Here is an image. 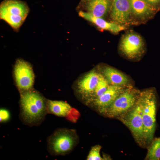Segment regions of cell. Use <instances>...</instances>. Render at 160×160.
<instances>
[{"mask_svg":"<svg viewBox=\"0 0 160 160\" xmlns=\"http://www.w3.org/2000/svg\"><path fill=\"white\" fill-rule=\"evenodd\" d=\"M109 82L102 75H100L99 80L94 92L87 102L90 103L95 99L103 94L107 90L109 86Z\"/></svg>","mask_w":160,"mask_h":160,"instance_id":"obj_18","label":"cell"},{"mask_svg":"<svg viewBox=\"0 0 160 160\" xmlns=\"http://www.w3.org/2000/svg\"><path fill=\"white\" fill-rule=\"evenodd\" d=\"M20 117L25 124L30 126L39 125L47 113V104L44 97L35 92L22 94L20 100Z\"/></svg>","mask_w":160,"mask_h":160,"instance_id":"obj_1","label":"cell"},{"mask_svg":"<svg viewBox=\"0 0 160 160\" xmlns=\"http://www.w3.org/2000/svg\"><path fill=\"white\" fill-rule=\"evenodd\" d=\"M101 146L98 145H95L92 146L87 156V160H109L110 158L105 156L102 157L100 154V151Z\"/></svg>","mask_w":160,"mask_h":160,"instance_id":"obj_19","label":"cell"},{"mask_svg":"<svg viewBox=\"0 0 160 160\" xmlns=\"http://www.w3.org/2000/svg\"><path fill=\"white\" fill-rule=\"evenodd\" d=\"M149 146L145 160H160V137L153 138Z\"/></svg>","mask_w":160,"mask_h":160,"instance_id":"obj_17","label":"cell"},{"mask_svg":"<svg viewBox=\"0 0 160 160\" xmlns=\"http://www.w3.org/2000/svg\"><path fill=\"white\" fill-rule=\"evenodd\" d=\"M117 119L129 128L137 143L142 147L145 146L142 111L138 99L132 108Z\"/></svg>","mask_w":160,"mask_h":160,"instance_id":"obj_5","label":"cell"},{"mask_svg":"<svg viewBox=\"0 0 160 160\" xmlns=\"http://www.w3.org/2000/svg\"><path fill=\"white\" fill-rule=\"evenodd\" d=\"M79 15L81 17L92 23L100 28L117 33L124 30L125 27L114 22H109L103 18L95 17L87 12L80 11Z\"/></svg>","mask_w":160,"mask_h":160,"instance_id":"obj_13","label":"cell"},{"mask_svg":"<svg viewBox=\"0 0 160 160\" xmlns=\"http://www.w3.org/2000/svg\"><path fill=\"white\" fill-rule=\"evenodd\" d=\"M151 6L158 4L160 2V0H145Z\"/></svg>","mask_w":160,"mask_h":160,"instance_id":"obj_21","label":"cell"},{"mask_svg":"<svg viewBox=\"0 0 160 160\" xmlns=\"http://www.w3.org/2000/svg\"><path fill=\"white\" fill-rule=\"evenodd\" d=\"M144 43L142 38L134 33L124 35L121 39L119 46L121 51L128 58L133 59L142 53Z\"/></svg>","mask_w":160,"mask_h":160,"instance_id":"obj_7","label":"cell"},{"mask_svg":"<svg viewBox=\"0 0 160 160\" xmlns=\"http://www.w3.org/2000/svg\"><path fill=\"white\" fill-rule=\"evenodd\" d=\"M47 104V113L59 117H66L72 108L67 103L62 101L48 100Z\"/></svg>","mask_w":160,"mask_h":160,"instance_id":"obj_15","label":"cell"},{"mask_svg":"<svg viewBox=\"0 0 160 160\" xmlns=\"http://www.w3.org/2000/svg\"><path fill=\"white\" fill-rule=\"evenodd\" d=\"M140 92L132 88L125 89L103 115L110 118H117L135 105Z\"/></svg>","mask_w":160,"mask_h":160,"instance_id":"obj_6","label":"cell"},{"mask_svg":"<svg viewBox=\"0 0 160 160\" xmlns=\"http://www.w3.org/2000/svg\"><path fill=\"white\" fill-rule=\"evenodd\" d=\"M100 74L95 71L87 73L79 82V91L81 95L89 100L93 94L99 80Z\"/></svg>","mask_w":160,"mask_h":160,"instance_id":"obj_12","label":"cell"},{"mask_svg":"<svg viewBox=\"0 0 160 160\" xmlns=\"http://www.w3.org/2000/svg\"><path fill=\"white\" fill-rule=\"evenodd\" d=\"M105 77L111 85L125 87L129 79L124 73L112 68L106 67L103 70Z\"/></svg>","mask_w":160,"mask_h":160,"instance_id":"obj_14","label":"cell"},{"mask_svg":"<svg viewBox=\"0 0 160 160\" xmlns=\"http://www.w3.org/2000/svg\"><path fill=\"white\" fill-rule=\"evenodd\" d=\"M112 0H81L79 6L97 17H103L110 10Z\"/></svg>","mask_w":160,"mask_h":160,"instance_id":"obj_11","label":"cell"},{"mask_svg":"<svg viewBox=\"0 0 160 160\" xmlns=\"http://www.w3.org/2000/svg\"><path fill=\"white\" fill-rule=\"evenodd\" d=\"M0 121H7L9 117V112L5 109H1L0 111Z\"/></svg>","mask_w":160,"mask_h":160,"instance_id":"obj_20","label":"cell"},{"mask_svg":"<svg viewBox=\"0 0 160 160\" xmlns=\"http://www.w3.org/2000/svg\"><path fill=\"white\" fill-rule=\"evenodd\" d=\"M110 10L113 22L122 24L129 21L131 11L129 0H112Z\"/></svg>","mask_w":160,"mask_h":160,"instance_id":"obj_10","label":"cell"},{"mask_svg":"<svg viewBox=\"0 0 160 160\" xmlns=\"http://www.w3.org/2000/svg\"><path fill=\"white\" fill-rule=\"evenodd\" d=\"M138 100L141 109L146 146L153 139L156 129V102L154 91L148 89L140 92Z\"/></svg>","mask_w":160,"mask_h":160,"instance_id":"obj_2","label":"cell"},{"mask_svg":"<svg viewBox=\"0 0 160 160\" xmlns=\"http://www.w3.org/2000/svg\"><path fill=\"white\" fill-rule=\"evenodd\" d=\"M29 12L27 4L18 0H4L0 5V18L16 31L24 22Z\"/></svg>","mask_w":160,"mask_h":160,"instance_id":"obj_4","label":"cell"},{"mask_svg":"<svg viewBox=\"0 0 160 160\" xmlns=\"http://www.w3.org/2000/svg\"><path fill=\"white\" fill-rule=\"evenodd\" d=\"M78 140V137L75 130L58 129L47 138L48 152L53 155H65L73 149Z\"/></svg>","mask_w":160,"mask_h":160,"instance_id":"obj_3","label":"cell"},{"mask_svg":"<svg viewBox=\"0 0 160 160\" xmlns=\"http://www.w3.org/2000/svg\"><path fill=\"white\" fill-rule=\"evenodd\" d=\"M125 87L110 85L101 95L93 100L92 103L97 111L102 114L117 97L124 90Z\"/></svg>","mask_w":160,"mask_h":160,"instance_id":"obj_9","label":"cell"},{"mask_svg":"<svg viewBox=\"0 0 160 160\" xmlns=\"http://www.w3.org/2000/svg\"><path fill=\"white\" fill-rule=\"evenodd\" d=\"M14 74L17 84L22 90H28L33 85L34 75L32 68L27 62L18 60L14 68Z\"/></svg>","mask_w":160,"mask_h":160,"instance_id":"obj_8","label":"cell"},{"mask_svg":"<svg viewBox=\"0 0 160 160\" xmlns=\"http://www.w3.org/2000/svg\"><path fill=\"white\" fill-rule=\"evenodd\" d=\"M131 11L135 16L143 17L147 16L152 12V6L145 0H129Z\"/></svg>","mask_w":160,"mask_h":160,"instance_id":"obj_16","label":"cell"}]
</instances>
